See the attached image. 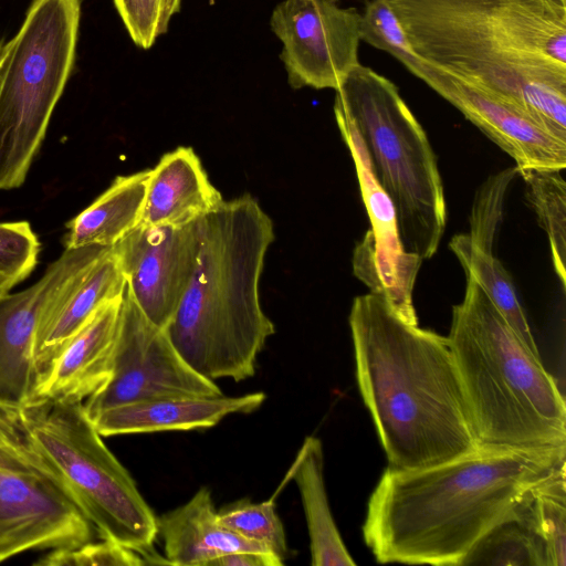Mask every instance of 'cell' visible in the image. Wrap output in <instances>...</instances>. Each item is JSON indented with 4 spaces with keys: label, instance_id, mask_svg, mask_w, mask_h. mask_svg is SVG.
Segmentation results:
<instances>
[{
    "label": "cell",
    "instance_id": "obj_5",
    "mask_svg": "<svg viewBox=\"0 0 566 566\" xmlns=\"http://www.w3.org/2000/svg\"><path fill=\"white\" fill-rule=\"evenodd\" d=\"M447 338L479 446L566 447V403L558 385L469 275Z\"/></svg>",
    "mask_w": 566,
    "mask_h": 566
},
{
    "label": "cell",
    "instance_id": "obj_36",
    "mask_svg": "<svg viewBox=\"0 0 566 566\" xmlns=\"http://www.w3.org/2000/svg\"><path fill=\"white\" fill-rule=\"evenodd\" d=\"M559 1H562L563 3H566V0H559Z\"/></svg>",
    "mask_w": 566,
    "mask_h": 566
},
{
    "label": "cell",
    "instance_id": "obj_17",
    "mask_svg": "<svg viewBox=\"0 0 566 566\" xmlns=\"http://www.w3.org/2000/svg\"><path fill=\"white\" fill-rule=\"evenodd\" d=\"M264 400L263 392L237 397L171 396L108 408L91 419L102 437L206 429L232 413L253 412Z\"/></svg>",
    "mask_w": 566,
    "mask_h": 566
},
{
    "label": "cell",
    "instance_id": "obj_18",
    "mask_svg": "<svg viewBox=\"0 0 566 566\" xmlns=\"http://www.w3.org/2000/svg\"><path fill=\"white\" fill-rule=\"evenodd\" d=\"M125 286L119 262L111 248L57 297L42 316L34 335L38 382L94 312L104 302L122 295Z\"/></svg>",
    "mask_w": 566,
    "mask_h": 566
},
{
    "label": "cell",
    "instance_id": "obj_30",
    "mask_svg": "<svg viewBox=\"0 0 566 566\" xmlns=\"http://www.w3.org/2000/svg\"><path fill=\"white\" fill-rule=\"evenodd\" d=\"M38 566H140L142 555L113 539L86 542L78 546L53 549L33 563Z\"/></svg>",
    "mask_w": 566,
    "mask_h": 566
},
{
    "label": "cell",
    "instance_id": "obj_20",
    "mask_svg": "<svg viewBox=\"0 0 566 566\" xmlns=\"http://www.w3.org/2000/svg\"><path fill=\"white\" fill-rule=\"evenodd\" d=\"M156 522L169 565L206 566L216 557L242 551L272 553L221 524L207 486L185 504L157 516Z\"/></svg>",
    "mask_w": 566,
    "mask_h": 566
},
{
    "label": "cell",
    "instance_id": "obj_15",
    "mask_svg": "<svg viewBox=\"0 0 566 566\" xmlns=\"http://www.w3.org/2000/svg\"><path fill=\"white\" fill-rule=\"evenodd\" d=\"M514 159L517 170L566 167V142L526 111L424 60L409 71Z\"/></svg>",
    "mask_w": 566,
    "mask_h": 566
},
{
    "label": "cell",
    "instance_id": "obj_4",
    "mask_svg": "<svg viewBox=\"0 0 566 566\" xmlns=\"http://www.w3.org/2000/svg\"><path fill=\"white\" fill-rule=\"evenodd\" d=\"M273 222L250 195L223 202L201 218L198 262L166 327L181 357L216 380H245L275 332L260 300Z\"/></svg>",
    "mask_w": 566,
    "mask_h": 566
},
{
    "label": "cell",
    "instance_id": "obj_31",
    "mask_svg": "<svg viewBox=\"0 0 566 566\" xmlns=\"http://www.w3.org/2000/svg\"><path fill=\"white\" fill-rule=\"evenodd\" d=\"M133 42L146 50L166 33L164 0H113Z\"/></svg>",
    "mask_w": 566,
    "mask_h": 566
},
{
    "label": "cell",
    "instance_id": "obj_27",
    "mask_svg": "<svg viewBox=\"0 0 566 566\" xmlns=\"http://www.w3.org/2000/svg\"><path fill=\"white\" fill-rule=\"evenodd\" d=\"M546 566L536 538L515 518L499 524L471 551L462 565Z\"/></svg>",
    "mask_w": 566,
    "mask_h": 566
},
{
    "label": "cell",
    "instance_id": "obj_1",
    "mask_svg": "<svg viewBox=\"0 0 566 566\" xmlns=\"http://www.w3.org/2000/svg\"><path fill=\"white\" fill-rule=\"evenodd\" d=\"M566 447L480 446L428 468H387L371 492L365 544L381 564L462 566L522 495L565 464Z\"/></svg>",
    "mask_w": 566,
    "mask_h": 566
},
{
    "label": "cell",
    "instance_id": "obj_6",
    "mask_svg": "<svg viewBox=\"0 0 566 566\" xmlns=\"http://www.w3.org/2000/svg\"><path fill=\"white\" fill-rule=\"evenodd\" d=\"M335 92L336 122L360 140L376 181L394 206L403 250L422 261L431 259L444 233L447 209L426 132L397 86L360 63Z\"/></svg>",
    "mask_w": 566,
    "mask_h": 566
},
{
    "label": "cell",
    "instance_id": "obj_25",
    "mask_svg": "<svg viewBox=\"0 0 566 566\" xmlns=\"http://www.w3.org/2000/svg\"><path fill=\"white\" fill-rule=\"evenodd\" d=\"M556 169H522L526 199L547 234L553 265L566 285V182Z\"/></svg>",
    "mask_w": 566,
    "mask_h": 566
},
{
    "label": "cell",
    "instance_id": "obj_22",
    "mask_svg": "<svg viewBox=\"0 0 566 566\" xmlns=\"http://www.w3.org/2000/svg\"><path fill=\"white\" fill-rule=\"evenodd\" d=\"M150 169L117 176L88 207L66 223L65 249L113 248L142 218Z\"/></svg>",
    "mask_w": 566,
    "mask_h": 566
},
{
    "label": "cell",
    "instance_id": "obj_11",
    "mask_svg": "<svg viewBox=\"0 0 566 566\" xmlns=\"http://www.w3.org/2000/svg\"><path fill=\"white\" fill-rule=\"evenodd\" d=\"M360 13L337 0H283L270 17L280 59L295 88L337 90L359 64Z\"/></svg>",
    "mask_w": 566,
    "mask_h": 566
},
{
    "label": "cell",
    "instance_id": "obj_16",
    "mask_svg": "<svg viewBox=\"0 0 566 566\" xmlns=\"http://www.w3.org/2000/svg\"><path fill=\"white\" fill-rule=\"evenodd\" d=\"M123 294L104 302L70 339L38 382L32 398L83 402L107 382Z\"/></svg>",
    "mask_w": 566,
    "mask_h": 566
},
{
    "label": "cell",
    "instance_id": "obj_32",
    "mask_svg": "<svg viewBox=\"0 0 566 566\" xmlns=\"http://www.w3.org/2000/svg\"><path fill=\"white\" fill-rule=\"evenodd\" d=\"M516 167L503 171L493 181L485 185L474 207L472 226L469 235L484 250L492 252V244L502 211L505 189L515 174Z\"/></svg>",
    "mask_w": 566,
    "mask_h": 566
},
{
    "label": "cell",
    "instance_id": "obj_33",
    "mask_svg": "<svg viewBox=\"0 0 566 566\" xmlns=\"http://www.w3.org/2000/svg\"><path fill=\"white\" fill-rule=\"evenodd\" d=\"M283 560L272 553L233 552L216 557L206 566H281Z\"/></svg>",
    "mask_w": 566,
    "mask_h": 566
},
{
    "label": "cell",
    "instance_id": "obj_19",
    "mask_svg": "<svg viewBox=\"0 0 566 566\" xmlns=\"http://www.w3.org/2000/svg\"><path fill=\"white\" fill-rule=\"evenodd\" d=\"M223 198L191 147L179 146L150 169L142 224L185 226L218 208Z\"/></svg>",
    "mask_w": 566,
    "mask_h": 566
},
{
    "label": "cell",
    "instance_id": "obj_14",
    "mask_svg": "<svg viewBox=\"0 0 566 566\" xmlns=\"http://www.w3.org/2000/svg\"><path fill=\"white\" fill-rule=\"evenodd\" d=\"M336 123L352 154L370 220V230L354 252V274L370 292L382 294L402 321L418 325L412 291L422 260L403 250L394 206L376 181L360 140L346 124Z\"/></svg>",
    "mask_w": 566,
    "mask_h": 566
},
{
    "label": "cell",
    "instance_id": "obj_12",
    "mask_svg": "<svg viewBox=\"0 0 566 566\" xmlns=\"http://www.w3.org/2000/svg\"><path fill=\"white\" fill-rule=\"evenodd\" d=\"M201 242V219L185 226L139 223L113 247L125 291L143 314L166 328L191 281Z\"/></svg>",
    "mask_w": 566,
    "mask_h": 566
},
{
    "label": "cell",
    "instance_id": "obj_7",
    "mask_svg": "<svg viewBox=\"0 0 566 566\" xmlns=\"http://www.w3.org/2000/svg\"><path fill=\"white\" fill-rule=\"evenodd\" d=\"M15 412L101 538L138 553L153 547L157 516L103 442L83 402L31 398Z\"/></svg>",
    "mask_w": 566,
    "mask_h": 566
},
{
    "label": "cell",
    "instance_id": "obj_10",
    "mask_svg": "<svg viewBox=\"0 0 566 566\" xmlns=\"http://www.w3.org/2000/svg\"><path fill=\"white\" fill-rule=\"evenodd\" d=\"M181 357L166 328L151 323L124 290L113 369L83 407L90 418L108 408L171 396H221Z\"/></svg>",
    "mask_w": 566,
    "mask_h": 566
},
{
    "label": "cell",
    "instance_id": "obj_28",
    "mask_svg": "<svg viewBox=\"0 0 566 566\" xmlns=\"http://www.w3.org/2000/svg\"><path fill=\"white\" fill-rule=\"evenodd\" d=\"M359 33L360 41L389 53L408 71L421 60L386 0H370L366 3L360 14Z\"/></svg>",
    "mask_w": 566,
    "mask_h": 566
},
{
    "label": "cell",
    "instance_id": "obj_8",
    "mask_svg": "<svg viewBox=\"0 0 566 566\" xmlns=\"http://www.w3.org/2000/svg\"><path fill=\"white\" fill-rule=\"evenodd\" d=\"M81 0H33L0 64V190L20 187L71 74Z\"/></svg>",
    "mask_w": 566,
    "mask_h": 566
},
{
    "label": "cell",
    "instance_id": "obj_34",
    "mask_svg": "<svg viewBox=\"0 0 566 566\" xmlns=\"http://www.w3.org/2000/svg\"><path fill=\"white\" fill-rule=\"evenodd\" d=\"M181 0H164V19L165 23L169 25L171 18L179 12Z\"/></svg>",
    "mask_w": 566,
    "mask_h": 566
},
{
    "label": "cell",
    "instance_id": "obj_29",
    "mask_svg": "<svg viewBox=\"0 0 566 566\" xmlns=\"http://www.w3.org/2000/svg\"><path fill=\"white\" fill-rule=\"evenodd\" d=\"M39 253V239L28 221L0 223V295L32 273Z\"/></svg>",
    "mask_w": 566,
    "mask_h": 566
},
{
    "label": "cell",
    "instance_id": "obj_9",
    "mask_svg": "<svg viewBox=\"0 0 566 566\" xmlns=\"http://www.w3.org/2000/svg\"><path fill=\"white\" fill-rule=\"evenodd\" d=\"M15 410L0 405V563L29 551L78 546L92 541L94 528Z\"/></svg>",
    "mask_w": 566,
    "mask_h": 566
},
{
    "label": "cell",
    "instance_id": "obj_13",
    "mask_svg": "<svg viewBox=\"0 0 566 566\" xmlns=\"http://www.w3.org/2000/svg\"><path fill=\"white\" fill-rule=\"evenodd\" d=\"M111 248L65 249L31 286L0 295V405L18 408L38 385L33 361L36 327L57 297Z\"/></svg>",
    "mask_w": 566,
    "mask_h": 566
},
{
    "label": "cell",
    "instance_id": "obj_21",
    "mask_svg": "<svg viewBox=\"0 0 566 566\" xmlns=\"http://www.w3.org/2000/svg\"><path fill=\"white\" fill-rule=\"evenodd\" d=\"M294 481L300 491L305 513L311 564L313 566H354L356 562L347 551L333 517L324 479V451L315 436L304 439L294 461L276 493L284 484Z\"/></svg>",
    "mask_w": 566,
    "mask_h": 566
},
{
    "label": "cell",
    "instance_id": "obj_26",
    "mask_svg": "<svg viewBox=\"0 0 566 566\" xmlns=\"http://www.w3.org/2000/svg\"><path fill=\"white\" fill-rule=\"evenodd\" d=\"M218 517L222 525L265 547L283 562L287 557L286 535L273 497L260 503L240 499L222 506L218 511Z\"/></svg>",
    "mask_w": 566,
    "mask_h": 566
},
{
    "label": "cell",
    "instance_id": "obj_3",
    "mask_svg": "<svg viewBox=\"0 0 566 566\" xmlns=\"http://www.w3.org/2000/svg\"><path fill=\"white\" fill-rule=\"evenodd\" d=\"M348 323L358 389L389 468H428L480 447L447 337L406 323L376 292L355 297Z\"/></svg>",
    "mask_w": 566,
    "mask_h": 566
},
{
    "label": "cell",
    "instance_id": "obj_2",
    "mask_svg": "<svg viewBox=\"0 0 566 566\" xmlns=\"http://www.w3.org/2000/svg\"><path fill=\"white\" fill-rule=\"evenodd\" d=\"M386 1L422 60L510 101L566 142V3Z\"/></svg>",
    "mask_w": 566,
    "mask_h": 566
},
{
    "label": "cell",
    "instance_id": "obj_24",
    "mask_svg": "<svg viewBox=\"0 0 566 566\" xmlns=\"http://www.w3.org/2000/svg\"><path fill=\"white\" fill-rule=\"evenodd\" d=\"M449 248L461 263L465 274L480 285L522 343L531 353L541 357L512 279L502 263L469 234L454 235Z\"/></svg>",
    "mask_w": 566,
    "mask_h": 566
},
{
    "label": "cell",
    "instance_id": "obj_23",
    "mask_svg": "<svg viewBox=\"0 0 566 566\" xmlns=\"http://www.w3.org/2000/svg\"><path fill=\"white\" fill-rule=\"evenodd\" d=\"M565 464L531 486L515 507L518 521L541 545L546 566L566 565Z\"/></svg>",
    "mask_w": 566,
    "mask_h": 566
},
{
    "label": "cell",
    "instance_id": "obj_35",
    "mask_svg": "<svg viewBox=\"0 0 566 566\" xmlns=\"http://www.w3.org/2000/svg\"><path fill=\"white\" fill-rule=\"evenodd\" d=\"M7 52V42H0V64L2 63Z\"/></svg>",
    "mask_w": 566,
    "mask_h": 566
}]
</instances>
